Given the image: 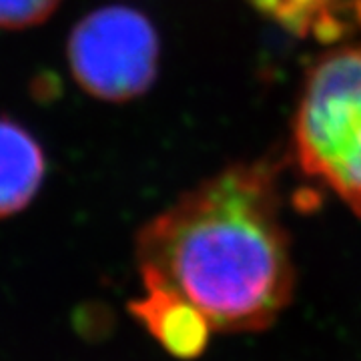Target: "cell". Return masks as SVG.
I'll return each instance as SVG.
<instances>
[{
  "label": "cell",
  "instance_id": "obj_5",
  "mask_svg": "<svg viewBox=\"0 0 361 361\" xmlns=\"http://www.w3.org/2000/svg\"><path fill=\"white\" fill-rule=\"evenodd\" d=\"M47 177V155L35 135L11 116H0V219L25 211Z\"/></svg>",
  "mask_w": 361,
  "mask_h": 361
},
{
  "label": "cell",
  "instance_id": "obj_4",
  "mask_svg": "<svg viewBox=\"0 0 361 361\" xmlns=\"http://www.w3.org/2000/svg\"><path fill=\"white\" fill-rule=\"evenodd\" d=\"M157 341L180 360H193L207 349L213 325L205 313L165 287H145V295L129 305Z\"/></svg>",
  "mask_w": 361,
  "mask_h": 361
},
{
  "label": "cell",
  "instance_id": "obj_2",
  "mask_svg": "<svg viewBox=\"0 0 361 361\" xmlns=\"http://www.w3.org/2000/svg\"><path fill=\"white\" fill-rule=\"evenodd\" d=\"M291 159L361 219V42H339L305 71L291 118Z\"/></svg>",
  "mask_w": 361,
  "mask_h": 361
},
{
  "label": "cell",
  "instance_id": "obj_7",
  "mask_svg": "<svg viewBox=\"0 0 361 361\" xmlns=\"http://www.w3.org/2000/svg\"><path fill=\"white\" fill-rule=\"evenodd\" d=\"M63 0H0V28L26 30L49 20Z\"/></svg>",
  "mask_w": 361,
  "mask_h": 361
},
{
  "label": "cell",
  "instance_id": "obj_6",
  "mask_svg": "<svg viewBox=\"0 0 361 361\" xmlns=\"http://www.w3.org/2000/svg\"><path fill=\"white\" fill-rule=\"evenodd\" d=\"M261 16L299 39L339 44L361 30V0H249Z\"/></svg>",
  "mask_w": 361,
  "mask_h": 361
},
{
  "label": "cell",
  "instance_id": "obj_3",
  "mask_svg": "<svg viewBox=\"0 0 361 361\" xmlns=\"http://www.w3.org/2000/svg\"><path fill=\"white\" fill-rule=\"evenodd\" d=\"M66 61L77 85L104 103H130L155 85L161 39L141 11L113 4L97 8L73 26Z\"/></svg>",
  "mask_w": 361,
  "mask_h": 361
},
{
  "label": "cell",
  "instance_id": "obj_1",
  "mask_svg": "<svg viewBox=\"0 0 361 361\" xmlns=\"http://www.w3.org/2000/svg\"><path fill=\"white\" fill-rule=\"evenodd\" d=\"M281 209V165L275 157L223 167L137 233L142 285L183 295L213 329L269 327L295 291Z\"/></svg>",
  "mask_w": 361,
  "mask_h": 361
}]
</instances>
